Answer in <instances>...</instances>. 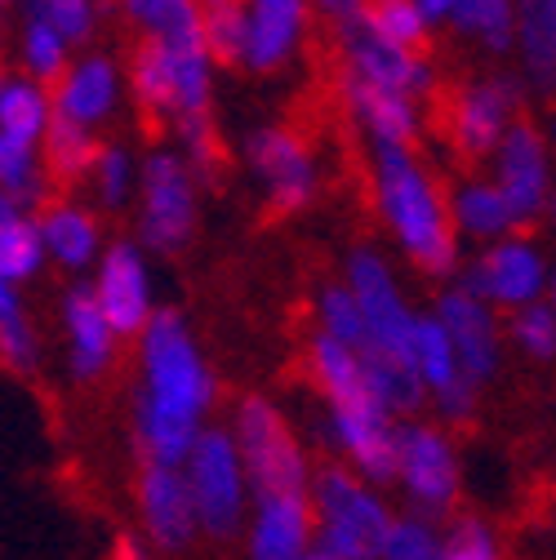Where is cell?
Here are the masks:
<instances>
[{
    "label": "cell",
    "instance_id": "obj_44",
    "mask_svg": "<svg viewBox=\"0 0 556 560\" xmlns=\"http://www.w3.org/2000/svg\"><path fill=\"white\" fill-rule=\"evenodd\" d=\"M107 560H157V551L138 538V534H120L116 542H112V556Z\"/></svg>",
    "mask_w": 556,
    "mask_h": 560
},
{
    "label": "cell",
    "instance_id": "obj_18",
    "mask_svg": "<svg viewBox=\"0 0 556 560\" xmlns=\"http://www.w3.org/2000/svg\"><path fill=\"white\" fill-rule=\"evenodd\" d=\"M432 320L441 325V334L450 338L454 357H459V370L463 378L480 392L485 383H495L499 370H503V316L490 312L485 303H476L472 294H463L459 285L441 290L437 307H432Z\"/></svg>",
    "mask_w": 556,
    "mask_h": 560
},
{
    "label": "cell",
    "instance_id": "obj_27",
    "mask_svg": "<svg viewBox=\"0 0 556 560\" xmlns=\"http://www.w3.org/2000/svg\"><path fill=\"white\" fill-rule=\"evenodd\" d=\"M512 49L521 54L517 77L525 81V90L552 94V81H556V5L552 0H521Z\"/></svg>",
    "mask_w": 556,
    "mask_h": 560
},
{
    "label": "cell",
    "instance_id": "obj_22",
    "mask_svg": "<svg viewBox=\"0 0 556 560\" xmlns=\"http://www.w3.org/2000/svg\"><path fill=\"white\" fill-rule=\"evenodd\" d=\"M338 103L352 120V129L366 138L370 152H383V148H414L424 133V103L414 98H401V94H387V90H374L366 81H352L338 72Z\"/></svg>",
    "mask_w": 556,
    "mask_h": 560
},
{
    "label": "cell",
    "instance_id": "obj_34",
    "mask_svg": "<svg viewBox=\"0 0 556 560\" xmlns=\"http://www.w3.org/2000/svg\"><path fill=\"white\" fill-rule=\"evenodd\" d=\"M0 196H10L23 214H36V209L54 196V187L40 170V156L5 143V138H0Z\"/></svg>",
    "mask_w": 556,
    "mask_h": 560
},
{
    "label": "cell",
    "instance_id": "obj_11",
    "mask_svg": "<svg viewBox=\"0 0 556 560\" xmlns=\"http://www.w3.org/2000/svg\"><path fill=\"white\" fill-rule=\"evenodd\" d=\"M454 276H459L454 285L463 294H472L476 303H485L499 316L543 303L552 290V262H547L543 245L534 241V232H517L495 245H480L467 262H459Z\"/></svg>",
    "mask_w": 556,
    "mask_h": 560
},
{
    "label": "cell",
    "instance_id": "obj_7",
    "mask_svg": "<svg viewBox=\"0 0 556 560\" xmlns=\"http://www.w3.org/2000/svg\"><path fill=\"white\" fill-rule=\"evenodd\" d=\"M228 436L241 454L250 499H303L308 494L312 454H308L303 436L294 432L290 413L271 396L236 400Z\"/></svg>",
    "mask_w": 556,
    "mask_h": 560
},
{
    "label": "cell",
    "instance_id": "obj_15",
    "mask_svg": "<svg viewBox=\"0 0 556 560\" xmlns=\"http://www.w3.org/2000/svg\"><path fill=\"white\" fill-rule=\"evenodd\" d=\"M85 290L116 338H138L157 316V285L152 262L134 241H107L99 262L90 267Z\"/></svg>",
    "mask_w": 556,
    "mask_h": 560
},
{
    "label": "cell",
    "instance_id": "obj_14",
    "mask_svg": "<svg viewBox=\"0 0 556 560\" xmlns=\"http://www.w3.org/2000/svg\"><path fill=\"white\" fill-rule=\"evenodd\" d=\"M343 285L352 294L357 312H361V325H366V347L370 352H387V357H405L409 347V329H414V312L401 280L392 271V262L374 249V245H357L347 254V267H343ZM361 347V352H366Z\"/></svg>",
    "mask_w": 556,
    "mask_h": 560
},
{
    "label": "cell",
    "instance_id": "obj_21",
    "mask_svg": "<svg viewBox=\"0 0 556 560\" xmlns=\"http://www.w3.org/2000/svg\"><path fill=\"white\" fill-rule=\"evenodd\" d=\"M134 503H138V525H143L138 538L152 551H187L200 538L196 508L178 467H138Z\"/></svg>",
    "mask_w": 556,
    "mask_h": 560
},
{
    "label": "cell",
    "instance_id": "obj_5",
    "mask_svg": "<svg viewBox=\"0 0 556 560\" xmlns=\"http://www.w3.org/2000/svg\"><path fill=\"white\" fill-rule=\"evenodd\" d=\"M308 516H312V551L329 560H379L392 521L401 516L383 489L366 485L343 463L312 467L308 480Z\"/></svg>",
    "mask_w": 556,
    "mask_h": 560
},
{
    "label": "cell",
    "instance_id": "obj_33",
    "mask_svg": "<svg viewBox=\"0 0 556 560\" xmlns=\"http://www.w3.org/2000/svg\"><path fill=\"white\" fill-rule=\"evenodd\" d=\"M174 133V156L187 165V174L200 183H215L223 174V133L215 125V112L205 116H183L170 125Z\"/></svg>",
    "mask_w": 556,
    "mask_h": 560
},
{
    "label": "cell",
    "instance_id": "obj_40",
    "mask_svg": "<svg viewBox=\"0 0 556 560\" xmlns=\"http://www.w3.org/2000/svg\"><path fill=\"white\" fill-rule=\"evenodd\" d=\"M90 183H94V196L103 209H125L134 205V187H138V156L125 148V143H103L99 148V161L90 170Z\"/></svg>",
    "mask_w": 556,
    "mask_h": 560
},
{
    "label": "cell",
    "instance_id": "obj_35",
    "mask_svg": "<svg viewBox=\"0 0 556 560\" xmlns=\"http://www.w3.org/2000/svg\"><path fill=\"white\" fill-rule=\"evenodd\" d=\"M312 320H316V338H329L338 347H347V352H361L366 347V325H361V312L352 303V294H347L343 280H334V285H321L316 299H312Z\"/></svg>",
    "mask_w": 556,
    "mask_h": 560
},
{
    "label": "cell",
    "instance_id": "obj_45",
    "mask_svg": "<svg viewBox=\"0 0 556 560\" xmlns=\"http://www.w3.org/2000/svg\"><path fill=\"white\" fill-rule=\"evenodd\" d=\"M419 19H424L428 36L445 32V23H450V0H419Z\"/></svg>",
    "mask_w": 556,
    "mask_h": 560
},
{
    "label": "cell",
    "instance_id": "obj_13",
    "mask_svg": "<svg viewBox=\"0 0 556 560\" xmlns=\"http://www.w3.org/2000/svg\"><path fill=\"white\" fill-rule=\"evenodd\" d=\"M241 161L263 187L271 214H303L308 205H316L325 187L316 148L303 138V129L281 125V120L250 129L241 138Z\"/></svg>",
    "mask_w": 556,
    "mask_h": 560
},
{
    "label": "cell",
    "instance_id": "obj_47",
    "mask_svg": "<svg viewBox=\"0 0 556 560\" xmlns=\"http://www.w3.org/2000/svg\"><path fill=\"white\" fill-rule=\"evenodd\" d=\"M308 560H329V556H321V551H312V556H308Z\"/></svg>",
    "mask_w": 556,
    "mask_h": 560
},
{
    "label": "cell",
    "instance_id": "obj_12",
    "mask_svg": "<svg viewBox=\"0 0 556 560\" xmlns=\"http://www.w3.org/2000/svg\"><path fill=\"white\" fill-rule=\"evenodd\" d=\"M138 249L143 254H178L187 249L196 232V209H200V187L187 174V165L174 156V148H152L138 161Z\"/></svg>",
    "mask_w": 556,
    "mask_h": 560
},
{
    "label": "cell",
    "instance_id": "obj_48",
    "mask_svg": "<svg viewBox=\"0 0 556 560\" xmlns=\"http://www.w3.org/2000/svg\"><path fill=\"white\" fill-rule=\"evenodd\" d=\"M0 77H5V67H0Z\"/></svg>",
    "mask_w": 556,
    "mask_h": 560
},
{
    "label": "cell",
    "instance_id": "obj_19",
    "mask_svg": "<svg viewBox=\"0 0 556 560\" xmlns=\"http://www.w3.org/2000/svg\"><path fill=\"white\" fill-rule=\"evenodd\" d=\"M405 361H409L414 378H419L428 405L437 409L441 428H445V423H467V418L476 413V396H480V392L463 378L454 347H450V338L441 334V325L432 320V312H419V316H414Z\"/></svg>",
    "mask_w": 556,
    "mask_h": 560
},
{
    "label": "cell",
    "instance_id": "obj_36",
    "mask_svg": "<svg viewBox=\"0 0 556 560\" xmlns=\"http://www.w3.org/2000/svg\"><path fill=\"white\" fill-rule=\"evenodd\" d=\"M441 560H508L503 534L472 512H454L441 525Z\"/></svg>",
    "mask_w": 556,
    "mask_h": 560
},
{
    "label": "cell",
    "instance_id": "obj_26",
    "mask_svg": "<svg viewBox=\"0 0 556 560\" xmlns=\"http://www.w3.org/2000/svg\"><path fill=\"white\" fill-rule=\"evenodd\" d=\"M445 209H450V228L463 241H476V245H495L503 236H517L525 232L521 219L512 214V205L499 196V187L476 174V178H463L454 191H445Z\"/></svg>",
    "mask_w": 556,
    "mask_h": 560
},
{
    "label": "cell",
    "instance_id": "obj_9",
    "mask_svg": "<svg viewBox=\"0 0 556 560\" xmlns=\"http://www.w3.org/2000/svg\"><path fill=\"white\" fill-rule=\"evenodd\" d=\"M530 90L512 67H495V72L467 77L463 85L450 90L441 107V133L463 161H490V152L503 143V133L525 120Z\"/></svg>",
    "mask_w": 556,
    "mask_h": 560
},
{
    "label": "cell",
    "instance_id": "obj_25",
    "mask_svg": "<svg viewBox=\"0 0 556 560\" xmlns=\"http://www.w3.org/2000/svg\"><path fill=\"white\" fill-rule=\"evenodd\" d=\"M245 560H308L312 516L303 499H254L245 521Z\"/></svg>",
    "mask_w": 556,
    "mask_h": 560
},
{
    "label": "cell",
    "instance_id": "obj_42",
    "mask_svg": "<svg viewBox=\"0 0 556 560\" xmlns=\"http://www.w3.org/2000/svg\"><path fill=\"white\" fill-rule=\"evenodd\" d=\"M36 10L67 40V49H72V54H81L99 36L103 14H107V5H99V0H36Z\"/></svg>",
    "mask_w": 556,
    "mask_h": 560
},
{
    "label": "cell",
    "instance_id": "obj_38",
    "mask_svg": "<svg viewBox=\"0 0 556 560\" xmlns=\"http://www.w3.org/2000/svg\"><path fill=\"white\" fill-rule=\"evenodd\" d=\"M241 36H245V0H200V40L210 49L215 67L241 62Z\"/></svg>",
    "mask_w": 556,
    "mask_h": 560
},
{
    "label": "cell",
    "instance_id": "obj_43",
    "mask_svg": "<svg viewBox=\"0 0 556 560\" xmlns=\"http://www.w3.org/2000/svg\"><path fill=\"white\" fill-rule=\"evenodd\" d=\"M379 560H441V525L419 521V516H396L387 529V542Z\"/></svg>",
    "mask_w": 556,
    "mask_h": 560
},
{
    "label": "cell",
    "instance_id": "obj_20",
    "mask_svg": "<svg viewBox=\"0 0 556 560\" xmlns=\"http://www.w3.org/2000/svg\"><path fill=\"white\" fill-rule=\"evenodd\" d=\"M312 32V5L308 0H245V36H241V62L258 77L286 72L303 54Z\"/></svg>",
    "mask_w": 556,
    "mask_h": 560
},
{
    "label": "cell",
    "instance_id": "obj_28",
    "mask_svg": "<svg viewBox=\"0 0 556 560\" xmlns=\"http://www.w3.org/2000/svg\"><path fill=\"white\" fill-rule=\"evenodd\" d=\"M49 125H54V107H49L45 85L27 81L23 72L0 77V138H5V143L36 152Z\"/></svg>",
    "mask_w": 556,
    "mask_h": 560
},
{
    "label": "cell",
    "instance_id": "obj_2",
    "mask_svg": "<svg viewBox=\"0 0 556 560\" xmlns=\"http://www.w3.org/2000/svg\"><path fill=\"white\" fill-rule=\"evenodd\" d=\"M116 14L138 32L125 90L152 120L215 112V58L200 40V0H125Z\"/></svg>",
    "mask_w": 556,
    "mask_h": 560
},
{
    "label": "cell",
    "instance_id": "obj_10",
    "mask_svg": "<svg viewBox=\"0 0 556 560\" xmlns=\"http://www.w3.org/2000/svg\"><path fill=\"white\" fill-rule=\"evenodd\" d=\"M183 480L196 508V529L210 538H236L250 521V480L228 428H205L183 458Z\"/></svg>",
    "mask_w": 556,
    "mask_h": 560
},
{
    "label": "cell",
    "instance_id": "obj_3",
    "mask_svg": "<svg viewBox=\"0 0 556 560\" xmlns=\"http://www.w3.org/2000/svg\"><path fill=\"white\" fill-rule=\"evenodd\" d=\"M308 374L325 400V441L338 454L334 463H343L347 471L361 476L374 489H387L392 458H396V418L370 392L361 357L312 334Z\"/></svg>",
    "mask_w": 556,
    "mask_h": 560
},
{
    "label": "cell",
    "instance_id": "obj_30",
    "mask_svg": "<svg viewBox=\"0 0 556 560\" xmlns=\"http://www.w3.org/2000/svg\"><path fill=\"white\" fill-rule=\"evenodd\" d=\"M445 32L472 40L480 54H512V32H517V5L512 0H450V23Z\"/></svg>",
    "mask_w": 556,
    "mask_h": 560
},
{
    "label": "cell",
    "instance_id": "obj_17",
    "mask_svg": "<svg viewBox=\"0 0 556 560\" xmlns=\"http://www.w3.org/2000/svg\"><path fill=\"white\" fill-rule=\"evenodd\" d=\"M120 98H125V67L107 49L72 54V62L62 67V77L49 85L54 120L81 125L90 133H99L120 112Z\"/></svg>",
    "mask_w": 556,
    "mask_h": 560
},
{
    "label": "cell",
    "instance_id": "obj_16",
    "mask_svg": "<svg viewBox=\"0 0 556 560\" xmlns=\"http://www.w3.org/2000/svg\"><path fill=\"white\" fill-rule=\"evenodd\" d=\"M490 178L499 196L512 205V214L530 232L547 209H552V156H547V138L534 120H517L503 143L490 152Z\"/></svg>",
    "mask_w": 556,
    "mask_h": 560
},
{
    "label": "cell",
    "instance_id": "obj_4",
    "mask_svg": "<svg viewBox=\"0 0 556 560\" xmlns=\"http://www.w3.org/2000/svg\"><path fill=\"white\" fill-rule=\"evenodd\" d=\"M370 191L374 209L396 241V249L428 276H454L463 262V245L450 228L445 187L414 148L370 152Z\"/></svg>",
    "mask_w": 556,
    "mask_h": 560
},
{
    "label": "cell",
    "instance_id": "obj_41",
    "mask_svg": "<svg viewBox=\"0 0 556 560\" xmlns=\"http://www.w3.org/2000/svg\"><path fill=\"white\" fill-rule=\"evenodd\" d=\"M366 14L383 40L409 54H428V27L419 19V0H366Z\"/></svg>",
    "mask_w": 556,
    "mask_h": 560
},
{
    "label": "cell",
    "instance_id": "obj_46",
    "mask_svg": "<svg viewBox=\"0 0 556 560\" xmlns=\"http://www.w3.org/2000/svg\"><path fill=\"white\" fill-rule=\"evenodd\" d=\"M23 214V209L10 200V196H0V223H10V219H19Z\"/></svg>",
    "mask_w": 556,
    "mask_h": 560
},
{
    "label": "cell",
    "instance_id": "obj_31",
    "mask_svg": "<svg viewBox=\"0 0 556 560\" xmlns=\"http://www.w3.org/2000/svg\"><path fill=\"white\" fill-rule=\"evenodd\" d=\"M67 62H72V49H67V40L40 19L36 0L23 5L19 10V67H23V77L49 90L62 77Z\"/></svg>",
    "mask_w": 556,
    "mask_h": 560
},
{
    "label": "cell",
    "instance_id": "obj_37",
    "mask_svg": "<svg viewBox=\"0 0 556 560\" xmlns=\"http://www.w3.org/2000/svg\"><path fill=\"white\" fill-rule=\"evenodd\" d=\"M40 271H45V254H40V236H36L32 214L0 223V280L23 290Z\"/></svg>",
    "mask_w": 556,
    "mask_h": 560
},
{
    "label": "cell",
    "instance_id": "obj_39",
    "mask_svg": "<svg viewBox=\"0 0 556 560\" xmlns=\"http://www.w3.org/2000/svg\"><path fill=\"white\" fill-rule=\"evenodd\" d=\"M503 342H512L525 361H538V365L552 361L556 357V307H552V299L503 316Z\"/></svg>",
    "mask_w": 556,
    "mask_h": 560
},
{
    "label": "cell",
    "instance_id": "obj_8",
    "mask_svg": "<svg viewBox=\"0 0 556 560\" xmlns=\"http://www.w3.org/2000/svg\"><path fill=\"white\" fill-rule=\"evenodd\" d=\"M392 485L401 489L409 516L445 525L463 499V458H459L450 428L432 423V418H405V423H396Z\"/></svg>",
    "mask_w": 556,
    "mask_h": 560
},
{
    "label": "cell",
    "instance_id": "obj_29",
    "mask_svg": "<svg viewBox=\"0 0 556 560\" xmlns=\"http://www.w3.org/2000/svg\"><path fill=\"white\" fill-rule=\"evenodd\" d=\"M99 148H103V138L81 129V125H67V120H54L40 138V170L49 178V187H77L90 178L94 161H99Z\"/></svg>",
    "mask_w": 556,
    "mask_h": 560
},
{
    "label": "cell",
    "instance_id": "obj_23",
    "mask_svg": "<svg viewBox=\"0 0 556 560\" xmlns=\"http://www.w3.org/2000/svg\"><path fill=\"white\" fill-rule=\"evenodd\" d=\"M36 236H40V254H45V267H58L67 276H81L99 262L107 236L99 228V214L85 209L77 196H49L36 214Z\"/></svg>",
    "mask_w": 556,
    "mask_h": 560
},
{
    "label": "cell",
    "instance_id": "obj_32",
    "mask_svg": "<svg viewBox=\"0 0 556 560\" xmlns=\"http://www.w3.org/2000/svg\"><path fill=\"white\" fill-rule=\"evenodd\" d=\"M40 352H45L40 329L27 316L23 290L0 280V361H5L10 370H19V374H32L40 365Z\"/></svg>",
    "mask_w": 556,
    "mask_h": 560
},
{
    "label": "cell",
    "instance_id": "obj_6",
    "mask_svg": "<svg viewBox=\"0 0 556 560\" xmlns=\"http://www.w3.org/2000/svg\"><path fill=\"white\" fill-rule=\"evenodd\" d=\"M312 19H321V27L329 32L343 77L401 94V98H414V103H428L437 94L432 58L396 49L392 40H383L366 14V0H325V5H312Z\"/></svg>",
    "mask_w": 556,
    "mask_h": 560
},
{
    "label": "cell",
    "instance_id": "obj_1",
    "mask_svg": "<svg viewBox=\"0 0 556 560\" xmlns=\"http://www.w3.org/2000/svg\"><path fill=\"white\" fill-rule=\"evenodd\" d=\"M138 342V383L129 436L138 467H183L196 436L210 428L219 405V378L183 312L157 307Z\"/></svg>",
    "mask_w": 556,
    "mask_h": 560
},
{
    "label": "cell",
    "instance_id": "obj_24",
    "mask_svg": "<svg viewBox=\"0 0 556 560\" xmlns=\"http://www.w3.org/2000/svg\"><path fill=\"white\" fill-rule=\"evenodd\" d=\"M58 320H62V342H67V370L77 383H94L116 365L120 338L112 334V325L103 320V312L94 307L85 280H77L72 290L58 303Z\"/></svg>",
    "mask_w": 556,
    "mask_h": 560
}]
</instances>
